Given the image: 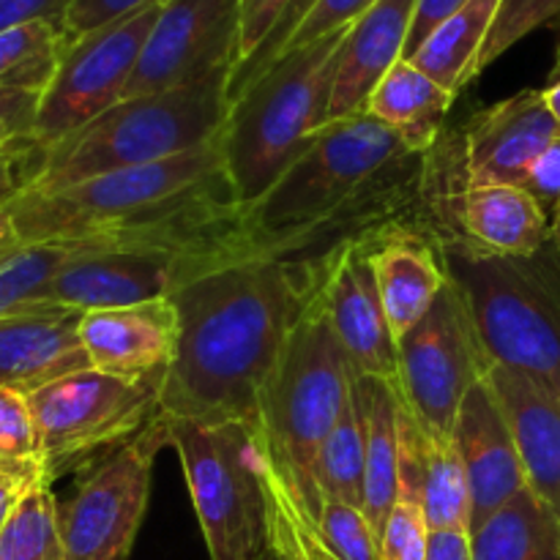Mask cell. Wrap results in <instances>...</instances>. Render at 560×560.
Masks as SVG:
<instances>
[{"label":"cell","instance_id":"6da1fadb","mask_svg":"<svg viewBox=\"0 0 560 560\" xmlns=\"http://www.w3.org/2000/svg\"><path fill=\"white\" fill-rule=\"evenodd\" d=\"M328 260L255 257L175 293L180 348L162 386L164 419L241 421L257 432L268 383L326 284Z\"/></svg>","mask_w":560,"mask_h":560},{"label":"cell","instance_id":"7a4b0ae2","mask_svg":"<svg viewBox=\"0 0 560 560\" xmlns=\"http://www.w3.org/2000/svg\"><path fill=\"white\" fill-rule=\"evenodd\" d=\"M348 31L284 52L230 104L222 131L224 175L246 211L326 129L328 93Z\"/></svg>","mask_w":560,"mask_h":560},{"label":"cell","instance_id":"3957f363","mask_svg":"<svg viewBox=\"0 0 560 560\" xmlns=\"http://www.w3.org/2000/svg\"><path fill=\"white\" fill-rule=\"evenodd\" d=\"M353 388L355 370L339 348L317 295L284 345L257 427L268 465L312 525L323 509L317 457L353 399Z\"/></svg>","mask_w":560,"mask_h":560},{"label":"cell","instance_id":"277c9868","mask_svg":"<svg viewBox=\"0 0 560 560\" xmlns=\"http://www.w3.org/2000/svg\"><path fill=\"white\" fill-rule=\"evenodd\" d=\"M430 230L490 366L523 372L560 397V260H541L547 246L530 257L490 255L454 230Z\"/></svg>","mask_w":560,"mask_h":560},{"label":"cell","instance_id":"5b68a950","mask_svg":"<svg viewBox=\"0 0 560 560\" xmlns=\"http://www.w3.org/2000/svg\"><path fill=\"white\" fill-rule=\"evenodd\" d=\"M233 66L189 85L124 98L44 153L27 191H58L115 170L175 159L219 140L230 115Z\"/></svg>","mask_w":560,"mask_h":560},{"label":"cell","instance_id":"8992f818","mask_svg":"<svg viewBox=\"0 0 560 560\" xmlns=\"http://www.w3.org/2000/svg\"><path fill=\"white\" fill-rule=\"evenodd\" d=\"M164 424L170 448L184 468L208 558H266L271 547V492L268 457L257 432L241 421L164 419Z\"/></svg>","mask_w":560,"mask_h":560},{"label":"cell","instance_id":"52a82bcc","mask_svg":"<svg viewBox=\"0 0 560 560\" xmlns=\"http://www.w3.org/2000/svg\"><path fill=\"white\" fill-rule=\"evenodd\" d=\"M224 173L222 137L142 167L115 170L58 191H22L9 202L22 244L74 241L135 224Z\"/></svg>","mask_w":560,"mask_h":560},{"label":"cell","instance_id":"ba28073f","mask_svg":"<svg viewBox=\"0 0 560 560\" xmlns=\"http://www.w3.org/2000/svg\"><path fill=\"white\" fill-rule=\"evenodd\" d=\"M164 377L129 381L88 366L27 394L49 485L142 435L162 413Z\"/></svg>","mask_w":560,"mask_h":560},{"label":"cell","instance_id":"9c48e42d","mask_svg":"<svg viewBox=\"0 0 560 560\" xmlns=\"http://www.w3.org/2000/svg\"><path fill=\"white\" fill-rule=\"evenodd\" d=\"M170 448L162 413L142 435L82 470L74 490L58 503L66 560H129L148 498L156 454Z\"/></svg>","mask_w":560,"mask_h":560},{"label":"cell","instance_id":"30bf717a","mask_svg":"<svg viewBox=\"0 0 560 560\" xmlns=\"http://www.w3.org/2000/svg\"><path fill=\"white\" fill-rule=\"evenodd\" d=\"M487 370L468 306L448 279L432 310L397 342L394 388L424 430L454 438L459 405Z\"/></svg>","mask_w":560,"mask_h":560},{"label":"cell","instance_id":"8fae6325","mask_svg":"<svg viewBox=\"0 0 560 560\" xmlns=\"http://www.w3.org/2000/svg\"><path fill=\"white\" fill-rule=\"evenodd\" d=\"M162 5L151 3L66 44L58 71L38 107L33 137L44 151L124 98Z\"/></svg>","mask_w":560,"mask_h":560},{"label":"cell","instance_id":"7c38bea8","mask_svg":"<svg viewBox=\"0 0 560 560\" xmlns=\"http://www.w3.org/2000/svg\"><path fill=\"white\" fill-rule=\"evenodd\" d=\"M77 257L66 262L44 290L42 301L77 312L113 310L142 301L173 299L184 288L233 260L202 252H102L88 255L77 241Z\"/></svg>","mask_w":560,"mask_h":560},{"label":"cell","instance_id":"4fadbf2b","mask_svg":"<svg viewBox=\"0 0 560 560\" xmlns=\"http://www.w3.org/2000/svg\"><path fill=\"white\" fill-rule=\"evenodd\" d=\"M238 44L241 0H164L124 98L189 85L224 66L235 69Z\"/></svg>","mask_w":560,"mask_h":560},{"label":"cell","instance_id":"5bb4252c","mask_svg":"<svg viewBox=\"0 0 560 560\" xmlns=\"http://www.w3.org/2000/svg\"><path fill=\"white\" fill-rule=\"evenodd\" d=\"M320 301L328 326H331L339 348L353 364L355 375L383 377V381L394 383L397 342L388 328L366 238L334 252L328 260Z\"/></svg>","mask_w":560,"mask_h":560},{"label":"cell","instance_id":"9a60e30c","mask_svg":"<svg viewBox=\"0 0 560 560\" xmlns=\"http://www.w3.org/2000/svg\"><path fill=\"white\" fill-rule=\"evenodd\" d=\"M560 140L545 91H520L474 115L463 135L468 184L523 186L536 159Z\"/></svg>","mask_w":560,"mask_h":560},{"label":"cell","instance_id":"2e32d148","mask_svg":"<svg viewBox=\"0 0 560 560\" xmlns=\"http://www.w3.org/2000/svg\"><path fill=\"white\" fill-rule=\"evenodd\" d=\"M80 339L91 370L129 381L167 375L180 348L178 304L156 299L82 312Z\"/></svg>","mask_w":560,"mask_h":560},{"label":"cell","instance_id":"e0dca14e","mask_svg":"<svg viewBox=\"0 0 560 560\" xmlns=\"http://www.w3.org/2000/svg\"><path fill=\"white\" fill-rule=\"evenodd\" d=\"M454 443H457L465 479H468L470 534H474L492 514H498L520 492L528 490L512 430L487 375L470 388L468 397L459 405Z\"/></svg>","mask_w":560,"mask_h":560},{"label":"cell","instance_id":"ac0fdd59","mask_svg":"<svg viewBox=\"0 0 560 560\" xmlns=\"http://www.w3.org/2000/svg\"><path fill=\"white\" fill-rule=\"evenodd\" d=\"M394 342L432 310L448 273L430 224H397L366 238Z\"/></svg>","mask_w":560,"mask_h":560},{"label":"cell","instance_id":"d6986e66","mask_svg":"<svg viewBox=\"0 0 560 560\" xmlns=\"http://www.w3.org/2000/svg\"><path fill=\"white\" fill-rule=\"evenodd\" d=\"M397 421L399 495L419 503L430 530L470 534V490L454 438L424 430L399 394Z\"/></svg>","mask_w":560,"mask_h":560},{"label":"cell","instance_id":"ffe728a7","mask_svg":"<svg viewBox=\"0 0 560 560\" xmlns=\"http://www.w3.org/2000/svg\"><path fill=\"white\" fill-rule=\"evenodd\" d=\"M487 381L512 430L525 485L560 523V397L509 366L492 364Z\"/></svg>","mask_w":560,"mask_h":560},{"label":"cell","instance_id":"44dd1931","mask_svg":"<svg viewBox=\"0 0 560 560\" xmlns=\"http://www.w3.org/2000/svg\"><path fill=\"white\" fill-rule=\"evenodd\" d=\"M80 317L82 312L66 306L0 317V388L27 397L71 372L88 370Z\"/></svg>","mask_w":560,"mask_h":560},{"label":"cell","instance_id":"7402d4cb","mask_svg":"<svg viewBox=\"0 0 560 560\" xmlns=\"http://www.w3.org/2000/svg\"><path fill=\"white\" fill-rule=\"evenodd\" d=\"M416 0H377L350 25L328 93L326 126L364 113L377 82L405 58Z\"/></svg>","mask_w":560,"mask_h":560},{"label":"cell","instance_id":"603a6c76","mask_svg":"<svg viewBox=\"0 0 560 560\" xmlns=\"http://www.w3.org/2000/svg\"><path fill=\"white\" fill-rule=\"evenodd\" d=\"M355 402L364 427V514L381 536L399 495L397 388L383 377L355 375Z\"/></svg>","mask_w":560,"mask_h":560},{"label":"cell","instance_id":"cb8c5ba5","mask_svg":"<svg viewBox=\"0 0 560 560\" xmlns=\"http://www.w3.org/2000/svg\"><path fill=\"white\" fill-rule=\"evenodd\" d=\"M454 98V93L402 58L377 82L364 113L388 126L413 153H430L441 140Z\"/></svg>","mask_w":560,"mask_h":560},{"label":"cell","instance_id":"d4e9b609","mask_svg":"<svg viewBox=\"0 0 560 560\" xmlns=\"http://www.w3.org/2000/svg\"><path fill=\"white\" fill-rule=\"evenodd\" d=\"M501 3L503 0H470L443 25H438L408 60L457 96L476 80V63L490 38Z\"/></svg>","mask_w":560,"mask_h":560},{"label":"cell","instance_id":"484cf974","mask_svg":"<svg viewBox=\"0 0 560 560\" xmlns=\"http://www.w3.org/2000/svg\"><path fill=\"white\" fill-rule=\"evenodd\" d=\"M474 560H560L556 514L523 490L509 506L470 534Z\"/></svg>","mask_w":560,"mask_h":560},{"label":"cell","instance_id":"4316f807","mask_svg":"<svg viewBox=\"0 0 560 560\" xmlns=\"http://www.w3.org/2000/svg\"><path fill=\"white\" fill-rule=\"evenodd\" d=\"M66 31L52 22H31L0 33V88L42 93L58 71Z\"/></svg>","mask_w":560,"mask_h":560},{"label":"cell","instance_id":"83f0119b","mask_svg":"<svg viewBox=\"0 0 560 560\" xmlns=\"http://www.w3.org/2000/svg\"><path fill=\"white\" fill-rule=\"evenodd\" d=\"M364 427H361L359 402L353 399L339 416L334 430L317 457V487L323 501H342L364 509Z\"/></svg>","mask_w":560,"mask_h":560},{"label":"cell","instance_id":"f1b7e54d","mask_svg":"<svg viewBox=\"0 0 560 560\" xmlns=\"http://www.w3.org/2000/svg\"><path fill=\"white\" fill-rule=\"evenodd\" d=\"M0 560H66L49 481L33 487L0 530Z\"/></svg>","mask_w":560,"mask_h":560},{"label":"cell","instance_id":"f546056e","mask_svg":"<svg viewBox=\"0 0 560 560\" xmlns=\"http://www.w3.org/2000/svg\"><path fill=\"white\" fill-rule=\"evenodd\" d=\"M315 534L339 560H381V536L359 506L323 501Z\"/></svg>","mask_w":560,"mask_h":560},{"label":"cell","instance_id":"4dcf8cb0","mask_svg":"<svg viewBox=\"0 0 560 560\" xmlns=\"http://www.w3.org/2000/svg\"><path fill=\"white\" fill-rule=\"evenodd\" d=\"M268 492H271V545L288 560H339L315 534V525L301 514L293 498L268 465Z\"/></svg>","mask_w":560,"mask_h":560},{"label":"cell","instance_id":"1f68e13d","mask_svg":"<svg viewBox=\"0 0 560 560\" xmlns=\"http://www.w3.org/2000/svg\"><path fill=\"white\" fill-rule=\"evenodd\" d=\"M556 16H560V0H503L501 11L495 16V25L490 31V38H487L485 49L479 55V63H476V77L485 69H490L514 44L523 42L525 36L539 31L541 25L552 22Z\"/></svg>","mask_w":560,"mask_h":560},{"label":"cell","instance_id":"d6a6232c","mask_svg":"<svg viewBox=\"0 0 560 560\" xmlns=\"http://www.w3.org/2000/svg\"><path fill=\"white\" fill-rule=\"evenodd\" d=\"M0 463H38V435L25 394L0 388Z\"/></svg>","mask_w":560,"mask_h":560},{"label":"cell","instance_id":"836d02e7","mask_svg":"<svg viewBox=\"0 0 560 560\" xmlns=\"http://www.w3.org/2000/svg\"><path fill=\"white\" fill-rule=\"evenodd\" d=\"M430 525L416 501L399 495L381 534V560H427Z\"/></svg>","mask_w":560,"mask_h":560},{"label":"cell","instance_id":"e575fe53","mask_svg":"<svg viewBox=\"0 0 560 560\" xmlns=\"http://www.w3.org/2000/svg\"><path fill=\"white\" fill-rule=\"evenodd\" d=\"M377 0H317L310 9V14L301 20V25L295 27L293 36L288 38V44L282 47L279 58L290 49L306 47L312 42H320V38L331 36V33L348 31L355 20L366 14V11L375 5ZM277 58V60H279Z\"/></svg>","mask_w":560,"mask_h":560},{"label":"cell","instance_id":"d590c367","mask_svg":"<svg viewBox=\"0 0 560 560\" xmlns=\"http://www.w3.org/2000/svg\"><path fill=\"white\" fill-rule=\"evenodd\" d=\"M315 3L317 0H290V5L284 9L282 20H279V25L273 27L271 36L266 38V44H262V47L252 55V60H246L244 66H238V69L233 71V80H230V98L238 96V93L244 91V88L249 85V82L255 80L260 71H266L268 66L279 58V52H282V47L288 44V38L293 36V31L301 25V20L310 14V9Z\"/></svg>","mask_w":560,"mask_h":560},{"label":"cell","instance_id":"8d00e7d4","mask_svg":"<svg viewBox=\"0 0 560 560\" xmlns=\"http://www.w3.org/2000/svg\"><path fill=\"white\" fill-rule=\"evenodd\" d=\"M151 3H164V0H71L63 25L66 38L74 42V38L98 31V27L109 25L120 16L135 14V11L145 9Z\"/></svg>","mask_w":560,"mask_h":560},{"label":"cell","instance_id":"74e56055","mask_svg":"<svg viewBox=\"0 0 560 560\" xmlns=\"http://www.w3.org/2000/svg\"><path fill=\"white\" fill-rule=\"evenodd\" d=\"M290 0H241V44H238V66L252 60V55L266 44L273 27L282 20ZM235 66V69H238Z\"/></svg>","mask_w":560,"mask_h":560},{"label":"cell","instance_id":"f35d334b","mask_svg":"<svg viewBox=\"0 0 560 560\" xmlns=\"http://www.w3.org/2000/svg\"><path fill=\"white\" fill-rule=\"evenodd\" d=\"M42 93L0 88V145L36 135Z\"/></svg>","mask_w":560,"mask_h":560},{"label":"cell","instance_id":"ab89813d","mask_svg":"<svg viewBox=\"0 0 560 560\" xmlns=\"http://www.w3.org/2000/svg\"><path fill=\"white\" fill-rule=\"evenodd\" d=\"M523 189H528L536 197L545 213L552 219L560 211V140L552 142L545 153L534 162L528 178H525Z\"/></svg>","mask_w":560,"mask_h":560},{"label":"cell","instance_id":"60d3db41","mask_svg":"<svg viewBox=\"0 0 560 560\" xmlns=\"http://www.w3.org/2000/svg\"><path fill=\"white\" fill-rule=\"evenodd\" d=\"M42 481H47V476L38 463H0V530L5 528L22 498Z\"/></svg>","mask_w":560,"mask_h":560},{"label":"cell","instance_id":"b9f144b4","mask_svg":"<svg viewBox=\"0 0 560 560\" xmlns=\"http://www.w3.org/2000/svg\"><path fill=\"white\" fill-rule=\"evenodd\" d=\"M69 3L71 0H0V33L31 22H52L63 27Z\"/></svg>","mask_w":560,"mask_h":560},{"label":"cell","instance_id":"7bdbcfd3","mask_svg":"<svg viewBox=\"0 0 560 560\" xmlns=\"http://www.w3.org/2000/svg\"><path fill=\"white\" fill-rule=\"evenodd\" d=\"M470 0H416V14H413V25H410L408 33V47H405V60L427 42L432 31L438 25L448 20L452 14H457L463 5H468Z\"/></svg>","mask_w":560,"mask_h":560},{"label":"cell","instance_id":"ee69618b","mask_svg":"<svg viewBox=\"0 0 560 560\" xmlns=\"http://www.w3.org/2000/svg\"><path fill=\"white\" fill-rule=\"evenodd\" d=\"M427 560H474L468 530H430Z\"/></svg>","mask_w":560,"mask_h":560},{"label":"cell","instance_id":"f6af8a7d","mask_svg":"<svg viewBox=\"0 0 560 560\" xmlns=\"http://www.w3.org/2000/svg\"><path fill=\"white\" fill-rule=\"evenodd\" d=\"M22 238L20 233H16V224L14 219H11V211L9 206L0 208V262L9 260L11 255H14L16 249H22Z\"/></svg>","mask_w":560,"mask_h":560},{"label":"cell","instance_id":"bcb514c9","mask_svg":"<svg viewBox=\"0 0 560 560\" xmlns=\"http://www.w3.org/2000/svg\"><path fill=\"white\" fill-rule=\"evenodd\" d=\"M545 98H547V104H550L552 115H556V120L560 126V77H558V80H552L550 85L545 88Z\"/></svg>","mask_w":560,"mask_h":560},{"label":"cell","instance_id":"7dc6e473","mask_svg":"<svg viewBox=\"0 0 560 560\" xmlns=\"http://www.w3.org/2000/svg\"><path fill=\"white\" fill-rule=\"evenodd\" d=\"M552 244H556L560 252V211H558V217L552 219Z\"/></svg>","mask_w":560,"mask_h":560},{"label":"cell","instance_id":"c3c4849f","mask_svg":"<svg viewBox=\"0 0 560 560\" xmlns=\"http://www.w3.org/2000/svg\"><path fill=\"white\" fill-rule=\"evenodd\" d=\"M262 560H288V558H284V556H282V552H279V550H277V547H273V545H271V547H268V556H266V558H262Z\"/></svg>","mask_w":560,"mask_h":560},{"label":"cell","instance_id":"681fc988","mask_svg":"<svg viewBox=\"0 0 560 560\" xmlns=\"http://www.w3.org/2000/svg\"><path fill=\"white\" fill-rule=\"evenodd\" d=\"M560 77V47H558V55H556V77H552V80H558Z\"/></svg>","mask_w":560,"mask_h":560}]
</instances>
